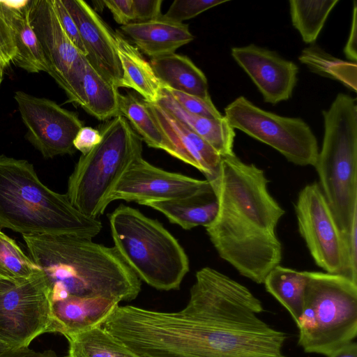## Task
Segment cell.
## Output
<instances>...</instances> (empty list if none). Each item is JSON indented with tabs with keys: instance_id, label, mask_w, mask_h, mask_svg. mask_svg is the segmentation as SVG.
<instances>
[{
	"instance_id": "obj_34",
	"label": "cell",
	"mask_w": 357,
	"mask_h": 357,
	"mask_svg": "<svg viewBox=\"0 0 357 357\" xmlns=\"http://www.w3.org/2000/svg\"><path fill=\"white\" fill-rule=\"evenodd\" d=\"M164 87V86H163ZM181 107L190 114L210 119L222 116L211 98H203L164 87Z\"/></svg>"
},
{
	"instance_id": "obj_18",
	"label": "cell",
	"mask_w": 357,
	"mask_h": 357,
	"mask_svg": "<svg viewBox=\"0 0 357 357\" xmlns=\"http://www.w3.org/2000/svg\"><path fill=\"white\" fill-rule=\"evenodd\" d=\"M119 303L118 301L104 297L74 296L52 301L54 333L67 338L102 326Z\"/></svg>"
},
{
	"instance_id": "obj_29",
	"label": "cell",
	"mask_w": 357,
	"mask_h": 357,
	"mask_svg": "<svg viewBox=\"0 0 357 357\" xmlns=\"http://www.w3.org/2000/svg\"><path fill=\"white\" fill-rule=\"evenodd\" d=\"M338 0L289 1L292 24L305 43L312 44Z\"/></svg>"
},
{
	"instance_id": "obj_44",
	"label": "cell",
	"mask_w": 357,
	"mask_h": 357,
	"mask_svg": "<svg viewBox=\"0 0 357 357\" xmlns=\"http://www.w3.org/2000/svg\"><path fill=\"white\" fill-rule=\"evenodd\" d=\"M3 70H4V68L3 67V66L0 63V75H3Z\"/></svg>"
},
{
	"instance_id": "obj_30",
	"label": "cell",
	"mask_w": 357,
	"mask_h": 357,
	"mask_svg": "<svg viewBox=\"0 0 357 357\" xmlns=\"http://www.w3.org/2000/svg\"><path fill=\"white\" fill-rule=\"evenodd\" d=\"M299 60L312 71L338 80L349 89L356 91V62L333 57L315 45L305 48Z\"/></svg>"
},
{
	"instance_id": "obj_12",
	"label": "cell",
	"mask_w": 357,
	"mask_h": 357,
	"mask_svg": "<svg viewBox=\"0 0 357 357\" xmlns=\"http://www.w3.org/2000/svg\"><path fill=\"white\" fill-rule=\"evenodd\" d=\"M29 18L47 59L48 74L63 89L69 102L83 108L85 56L63 31L53 0H31Z\"/></svg>"
},
{
	"instance_id": "obj_19",
	"label": "cell",
	"mask_w": 357,
	"mask_h": 357,
	"mask_svg": "<svg viewBox=\"0 0 357 357\" xmlns=\"http://www.w3.org/2000/svg\"><path fill=\"white\" fill-rule=\"evenodd\" d=\"M120 29L138 50L151 58L175 53L195 38L188 24L165 20L162 15L153 21L132 22Z\"/></svg>"
},
{
	"instance_id": "obj_41",
	"label": "cell",
	"mask_w": 357,
	"mask_h": 357,
	"mask_svg": "<svg viewBox=\"0 0 357 357\" xmlns=\"http://www.w3.org/2000/svg\"><path fill=\"white\" fill-rule=\"evenodd\" d=\"M328 357H357L356 342H349L333 352Z\"/></svg>"
},
{
	"instance_id": "obj_33",
	"label": "cell",
	"mask_w": 357,
	"mask_h": 357,
	"mask_svg": "<svg viewBox=\"0 0 357 357\" xmlns=\"http://www.w3.org/2000/svg\"><path fill=\"white\" fill-rule=\"evenodd\" d=\"M224 0H175L162 17L177 23L193 18L221 3Z\"/></svg>"
},
{
	"instance_id": "obj_9",
	"label": "cell",
	"mask_w": 357,
	"mask_h": 357,
	"mask_svg": "<svg viewBox=\"0 0 357 357\" xmlns=\"http://www.w3.org/2000/svg\"><path fill=\"white\" fill-rule=\"evenodd\" d=\"M224 116L233 129L271 146L294 165H314L319 153L317 139L303 119L266 111L244 96L229 103Z\"/></svg>"
},
{
	"instance_id": "obj_14",
	"label": "cell",
	"mask_w": 357,
	"mask_h": 357,
	"mask_svg": "<svg viewBox=\"0 0 357 357\" xmlns=\"http://www.w3.org/2000/svg\"><path fill=\"white\" fill-rule=\"evenodd\" d=\"M214 194L208 180H200L158 168L142 156L135 160L122 174L109 197L135 202L169 200Z\"/></svg>"
},
{
	"instance_id": "obj_17",
	"label": "cell",
	"mask_w": 357,
	"mask_h": 357,
	"mask_svg": "<svg viewBox=\"0 0 357 357\" xmlns=\"http://www.w3.org/2000/svg\"><path fill=\"white\" fill-rule=\"evenodd\" d=\"M145 102L173 146L174 157L197 169L206 179L213 176L222 157L218 152L158 103Z\"/></svg>"
},
{
	"instance_id": "obj_36",
	"label": "cell",
	"mask_w": 357,
	"mask_h": 357,
	"mask_svg": "<svg viewBox=\"0 0 357 357\" xmlns=\"http://www.w3.org/2000/svg\"><path fill=\"white\" fill-rule=\"evenodd\" d=\"M162 0H132L134 21L145 22L159 19Z\"/></svg>"
},
{
	"instance_id": "obj_37",
	"label": "cell",
	"mask_w": 357,
	"mask_h": 357,
	"mask_svg": "<svg viewBox=\"0 0 357 357\" xmlns=\"http://www.w3.org/2000/svg\"><path fill=\"white\" fill-rule=\"evenodd\" d=\"M116 23L124 26L134 21L132 0H103Z\"/></svg>"
},
{
	"instance_id": "obj_27",
	"label": "cell",
	"mask_w": 357,
	"mask_h": 357,
	"mask_svg": "<svg viewBox=\"0 0 357 357\" xmlns=\"http://www.w3.org/2000/svg\"><path fill=\"white\" fill-rule=\"evenodd\" d=\"M119 112L149 146L163 150L174 157L173 146L159 128L144 100L130 93L119 94Z\"/></svg>"
},
{
	"instance_id": "obj_7",
	"label": "cell",
	"mask_w": 357,
	"mask_h": 357,
	"mask_svg": "<svg viewBox=\"0 0 357 357\" xmlns=\"http://www.w3.org/2000/svg\"><path fill=\"white\" fill-rule=\"evenodd\" d=\"M100 133V143L80 155L69 176L66 193L72 205L92 219L104 213L122 174L142 156V140L121 114L108 121Z\"/></svg>"
},
{
	"instance_id": "obj_13",
	"label": "cell",
	"mask_w": 357,
	"mask_h": 357,
	"mask_svg": "<svg viewBox=\"0 0 357 357\" xmlns=\"http://www.w3.org/2000/svg\"><path fill=\"white\" fill-rule=\"evenodd\" d=\"M18 109L26 128V137L45 158L73 154V141L83 127L77 115L55 102L24 91L15 94Z\"/></svg>"
},
{
	"instance_id": "obj_3",
	"label": "cell",
	"mask_w": 357,
	"mask_h": 357,
	"mask_svg": "<svg viewBox=\"0 0 357 357\" xmlns=\"http://www.w3.org/2000/svg\"><path fill=\"white\" fill-rule=\"evenodd\" d=\"M29 256L52 289V301L70 296L131 301L139 278L114 247L69 234L22 235Z\"/></svg>"
},
{
	"instance_id": "obj_21",
	"label": "cell",
	"mask_w": 357,
	"mask_h": 357,
	"mask_svg": "<svg viewBox=\"0 0 357 357\" xmlns=\"http://www.w3.org/2000/svg\"><path fill=\"white\" fill-rule=\"evenodd\" d=\"M156 103L206 140L221 156L234 153V129L224 116L210 119L190 114L183 109L163 86Z\"/></svg>"
},
{
	"instance_id": "obj_15",
	"label": "cell",
	"mask_w": 357,
	"mask_h": 357,
	"mask_svg": "<svg viewBox=\"0 0 357 357\" xmlns=\"http://www.w3.org/2000/svg\"><path fill=\"white\" fill-rule=\"evenodd\" d=\"M231 52L262 94L265 102L277 104L291 97L298 72L294 63L254 44L233 47Z\"/></svg>"
},
{
	"instance_id": "obj_35",
	"label": "cell",
	"mask_w": 357,
	"mask_h": 357,
	"mask_svg": "<svg viewBox=\"0 0 357 357\" xmlns=\"http://www.w3.org/2000/svg\"><path fill=\"white\" fill-rule=\"evenodd\" d=\"M53 2L61 25L66 34L79 52L86 56V50L75 20L63 3L62 0H53Z\"/></svg>"
},
{
	"instance_id": "obj_25",
	"label": "cell",
	"mask_w": 357,
	"mask_h": 357,
	"mask_svg": "<svg viewBox=\"0 0 357 357\" xmlns=\"http://www.w3.org/2000/svg\"><path fill=\"white\" fill-rule=\"evenodd\" d=\"M82 89L83 109L100 121L120 114L118 87L105 79L85 57Z\"/></svg>"
},
{
	"instance_id": "obj_20",
	"label": "cell",
	"mask_w": 357,
	"mask_h": 357,
	"mask_svg": "<svg viewBox=\"0 0 357 357\" xmlns=\"http://www.w3.org/2000/svg\"><path fill=\"white\" fill-rule=\"evenodd\" d=\"M115 38L123 71L121 87L136 91L145 102H157L161 96L162 85L150 62L120 32L115 33Z\"/></svg>"
},
{
	"instance_id": "obj_22",
	"label": "cell",
	"mask_w": 357,
	"mask_h": 357,
	"mask_svg": "<svg viewBox=\"0 0 357 357\" xmlns=\"http://www.w3.org/2000/svg\"><path fill=\"white\" fill-rule=\"evenodd\" d=\"M150 63L162 86L203 98H211L206 77L188 56L172 53L151 58Z\"/></svg>"
},
{
	"instance_id": "obj_32",
	"label": "cell",
	"mask_w": 357,
	"mask_h": 357,
	"mask_svg": "<svg viewBox=\"0 0 357 357\" xmlns=\"http://www.w3.org/2000/svg\"><path fill=\"white\" fill-rule=\"evenodd\" d=\"M16 53L9 1H0V63L4 69L9 66Z\"/></svg>"
},
{
	"instance_id": "obj_1",
	"label": "cell",
	"mask_w": 357,
	"mask_h": 357,
	"mask_svg": "<svg viewBox=\"0 0 357 357\" xmlns=\"http://www.w3.org/2000/svg\"><path fill=\"white\" fill-rule=\"evenodd\" d=\"M261 301L211 267L197 271L186 306L151 311L142 331L145 357H286L284 333L257 316Z\"/></svg>"
},
{
	"instance_id": "obj_39",
	"label": "cell",
	"mask_w": 357,
	"mask_h": 357,
	"mask_svg": "<svg viewBox=\"0 0 357 357\" xmlns=\"http://www.w3.org/2000/svg\"><path fill=\"white\" fill-rule=\"evenodd\" d=\"M356 45H357V5H356V1H354L350 32H349L347 42L344 48V53L346 57L349 60H350V61L356 62V60H357Z\"/></svg>"
},
{
	"instance_id": "obj_26",
	"label": "cell",
	"mask_w": 357,
	"mask_h": 357,
	"mask_svg": "<svg viewBox=\"0 0 357 357\" xmlns=\"http://www.w3.org/2000/svg\"><path fill=\"white\" fill-rule=\"evenodd\" d=\"M307 271L276 266L265 278L266 291L290 313L296 325L303 312Z\"/></svg>"
},
{
	"instance_id": "obj_45",
	"label": "cell",
	"mask_w": 357,
	"mask_h": 357,
	"mask_svg": "<svg viewBox=\"0 0 357 357\" xmlns=\"http://www.w3.org/2000/svg\"><path fill=\"white\" fill-rule=\"evenodd\" d=\"M2 81H3V75H0V86H1Z\"/></svg>"
},
{
	"instance_id": "obj_6",
	"label": "cell",
	"mask_w": 357,
	"mask_h": 357,
	"mask_svg": "<svg viewBox=\"0 0 357 357\" xmlns=\"http://www.w3.org/2000/svg\"><path fill=\"white\" fill-rule=\"evenodd\" d=\"M322 114L324 135L314 167L321 190L347 238L357 213L356 100L338 93Z\"/></svg>"
},
{
	"instance_id": "obj_2",
	"label": "cell",
	"mask_w": 357,
	"mask_h": 357,
	"mask_svg": "<svg viewBox=\"0 0 357 357\" xmlns=\"http://www.w3.org/2000/svg\"><path fill=\"white\" fill-rule=\"evenodd\" d=\"M208 180L218 202L206 233L219 256L243 276L257 284L282 259L276 227L285 211L268 189L264 171L234 153L221 157Z\"/></svg>"
},
{
	"instance_id": "obj_31",
	"label": "cell",
	"mask_w": 357,
	"mask_h": 357,
	"mask_svg": "<svg viewBox=\"0 0 357 357\" xmlns=\"http://www.w3.org/2000/svg\"><path fill=\"white\" fill-rule=\"evenodd\" d=\"M40 271L15 241L0 230V279L19 284Z\"/></svg>"
},
{
	"instance_id": "obj_5",
	"label": "cell",
	"mask_w": 357,
	"mask_h": 357,
	"mask_svg": "<svg viewBox=\"0 0 357 357\" xmlns=\"http://www.w3.org/2000/svg\"><path fill=\"white\" fill-rule=\"evenodd\" d=\"M114 248L139 280L163 291L176 290L189 271L178 240L157 220L121 204L109 218Z\"/></svg>"
},
{
	"instance_id": "obj_11",
	"label": "cell",
	"mask_w": 357,
	"mask_h": 357,
	"mask_svg": "<svg viewBox=\"0 0 357 357\" xmlns=\"http://www.w3.org/2000/svg\"><path fill=\"white\" fill-rule=\"evenodd\" d=\"M295 211L299 233L316 264L326 273L348 278L347 238L319 184H307L300 191Z\"/></svg>"
},
{
	"instance_id": "obj_43",
	"label": "cell",
	"mask_w": 357,
	"mask_h": 357,
	"mask_svg": "<svg viewBox=\"0 0 357 357\" xmlns=\"http://www.w3.org/2000/svg\"><path fill=\"white\" fill-rule=\"evenodd\" d=\"M8 348H10V347L3 342H0V352Z\"/></svg>"
},
{
	"instance_id": "obj_16",
	"label": "cell",
	"mask_w": 357,
	"mask_h": 357,
	"mask_svg": "<svg viewBox=\"0 0 357 357\" xmlns=\"http://www.w3.org/2000/svg\"><path fill=\"white\" fill-rule=\"evenodd\" d=\"M62 1L77 26L88 62L105 79L121 87L123 71L115 33L86 1Z\"/></svg>"
},
{
	"instance_id": "obj_8",
	"label": "cell",
	"mask_w": 357,
	"mask_h": 357,
	"mask_svg": "<svg viewBox=\"0 0 357 357\" xmlns=\"http://www.w3.org/2000/svg\"><path fill=\"white\" fill-rule=\"evenodd\" d=\"M298 344L328 356L357 335V284L337 274L307 271Z\"/></svg>"
},
{
	"instance_id": "obj_23",
	"label": "cell",
	"mask_w": 357,
	"mask_h": 357,
	"mask_svg": "<svg viewBox=\"0 0 357 357\" xmlns=\"http://www.w3.org/2000/svg\"><path fill=\"white\" fill-rule=\"evenodd\" d=\"M31 0L10 1L12 26L16 53L12 61L28 73H49V66L42 46L30 24L29 8Z\"/></svg>"
},
{
	"instance_id": "obj_24",
	"label": "cell",
	"mask_w": 357,
	"mask_h": 357,
	"mask_svg": "<svg viewBox=\"0 0 357 357\" xmlns=\"http://www.w3.org/2000/svg\"><path fill=\"white\" fill-rule=\"evenodd\" d=\"M141 205L162 213L170 222L188 230L206 227L215 219L218 202L215 195H203L183 199L146 201Z\"/></svg>"
},
{
	"instance_id": "obj_40",
	"label": "cell",
	"mask_w": 357,
	"mask_h": 357,
	"mask_svg": "<svg viewBox=\"0 0 357 357\" xmlns=\"http://www.w3.org/2000/svg\"><path fill=\"white\" fill-rule=\"evenodd\" d=\"M0 357H58L52 351L39 352L29 347L8 348L0 352Z\"/></svg>"
},
{
	"instance_id": "obj_38",
	"label": "cell",
	"mask_w": 357,
	"mask_h": 357,
	"mask_svg": "<svg viewBox=\"0 0 357 357\" xmlns=\"http://www.w3.org/2000/svg\"><path fill=\"white\" fill-rule=\"evenodd\" d=\"M101 138L99 130L89 126H83L75 136L73 146L82 154H86L100 143Z\"/></svg>"
},
{
	"instance_id": "obj_28",
	"label": "cell",
	"mask_w": 357,
	"mask_h": 357,
	"mask_svg": "<svg viewBox=\"0 0 357 357\" xmlns=\"http://www.w3.org/2000/svg\"><path fill=\"white\" fill-rule=\"evenodd\" d=\"M66 339L69 343L67 357H142L102 326Z\"/></svg>"
},
{
	"instance_id": "obj_10",
	"label": "cell",
	"mask_w": 357,
	"mask_h": 357,
	"mask_svg": "<svg viewBox=\"0 0 357 357\" xmlns=\"http://www.w3.org/2000/svg\"><path fill=\"white\" fill-rule=\"evenodd\" d=\"M52 289L42 271L0 294V342L29 347L45 333H54Z\"/></svg>"
},
{
	"instance_id": "obj_42",
	"label": "cell",
	"mask_w": 357,
	"mask_h": 357,
	"mask_svg": "<svg viewBox=\"0 0 357 357\" xmlns=\"http://www.w3.org/2000/svg\"><path fill=\"white\" fill-rule=\"evenodd\" d=\"M15 284L3 279H0V294L7 291L11 287H13Z\"/></svg>"
},
{
	"instance_id": "obj_4",
	"label": "cell",
	"mask_w": 357,
	"mask_h": 357,
	"mask_svg": "<svg viewBox=\"0 0 357 357\" xmlns=\"http://www.w3.org/2000/svg\"><path fill=\"white\" fill-rule=\"evenodd\" d=\"M0 227L22 235L69 234L92 239L102 225L75 208L66 194L45 185L31 163L0 155Z\"/></svg>"
}]
</instances>
